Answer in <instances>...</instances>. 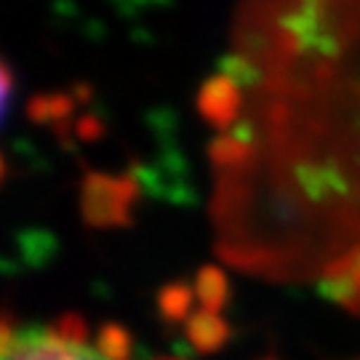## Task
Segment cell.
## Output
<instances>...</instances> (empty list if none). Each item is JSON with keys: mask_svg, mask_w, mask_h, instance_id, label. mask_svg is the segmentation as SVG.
I'll return each mask as SVG.
<instances>
[{"mask_svg": "<svg viewBox=\"0 0 360 360\" xmlns=\"http://www.w3.org/2000/svg\"><path fill=\"white\" fill-rule=\"evenodd\" d=\"M198 112L221 251L328 275L360 257V0H238Z\"/></svg>", "mask_w": 360, "mask_h": 360, "instance_id": "6da1fadb", "label": "cell"}, {"mask_svg": "<svg viewBox=\"0 0 360 360\" xmlns=\"http://www.w3.org/2000/svg\"><path fill=\"white\" fill-rule=\"evenodd\" d=\"M117 328H104L99 339H91L83 323H38L3 328V358L0 360H129V339Z\"/></svg>", "mask_w": 360, "mask_h": 360, "instance_id": "7a4b0ae2", "label": "cell"}]
</instances>
